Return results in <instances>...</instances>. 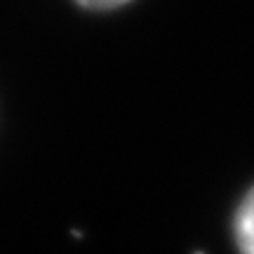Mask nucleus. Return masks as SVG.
<instances>
[{"label": "nucleus", "mask_w": 254, "mask_h": 254, "mask_svg": "<svg viewBox=\"0 0 254 254\" xmlns=\"http://www.w3.org/2000/svg\"><path fill=\"white\" fill-rule=\"evenodd\" d=\"M236 238L240 254H254V189L243 200L236 217Z\"/></svg>", "instance_id": "1"}, {"label": "nucleus", "mask_w": 254, "mask_h": 254, "mask_svg": "<svg viewBox=\"0 0 254 254\" xmlns=\"http://www.w3.org/2000/svg\"><path fill=\"white\" fill-rule=\"evenodd\" d=\"M78 2L90 9H111V7H118V5L127 2V0H78Z\"/></svg>", "instance_id": "2"}]
</instances>
